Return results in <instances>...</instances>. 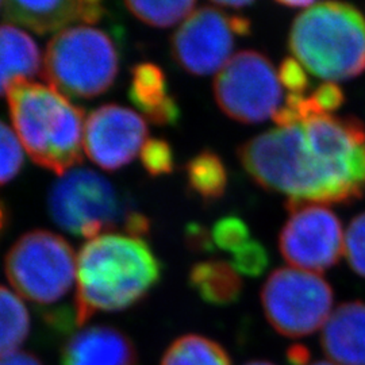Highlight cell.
<instances>
[{
  "instance_id": "cell-11",
  "label": "cell",
  "mask_w": 365,
  "mask_h": 365,
  "mask_svg": "<svg viewBox=\"0 0 365 365\" xmlns=\"http://www.w3.org/2000/svg\"><path fill=\"white\" fill-rule=\"evenodd\" d=\"M233 46L229 16L215 7L194 11L170 38L173 60L194 76L221 71L230 60Z\"/></svg>"
},
{
  "instance_id": "cell-25",
  "label": "cell",
  "mask_w": 365,
  "mask_h": 365,
  "mask_svg": "<svg viewBox=\"0 0 365 365\" xmlns=\"http://www.w3.org/2000/svg\"><path fill=\"white\" fill-rule=\"evenodd\" d=\"M232 267L238 274L259 277L269 267L268 250L259 241H248L244 247L235 250Z\"/></svg>"
},
{
  "instance_id": "cell-31",
  "label": "cell",
  "mask_w": 365,
  "mask_h": 365,
  "mask_svg": "<svg viewBox=\"0 0 365 365\" xmlns=\"http://www.w3.org/2000/svg\"><path fill=\"white\" fill-rule=\"evenodd\" d=\"M272 119L276 125H279L280 129H288V128H295L298 125H303L299 113L295 108L288 107V106L277 108L272 115Z\"/></svg>"
},
{
  "instance_id": "cell-29",
  "label": "cell",
  "mask_w": 365,
  "mask_h": 365,
  "mask_svg": "<svg viewBox=\"0 0 365 365\" xmlns=\"http://www.w3.org/2000/svg\"><path fill=\"white\" fill-rule=\"evenodd\" d=\"M212 235L209 229L197 222L188 223L185 227V244L196 253H210L214 250Z\"/></svg>"
},
{
  "instance_id": "cell-12",
  "label": "cell",
  "mask_w": 365,
  "mask_h": 365,
  "mask_svg": "<svg viewBox=\"0 0 365 365\" xmlns=\"http://www.w3.org/2000/svg\"><path fill=\"white\" fill-rule=\"evenodd\" d=\"M145 118L118 105L92 111L84 128V150L92 163L105 170L128 165L143 150L148 138Z\"/></svg>"
},
{
  "instance_id": "cell-7",
  "label": "cell",
  "mask_w": 365,
  "mask_h": 365,
  "mask_svg": "<svg viewBox=\"0 0 365 365\" xmlns=\"http://www.w3.org/2000/svg\"><path fill=\"white\" fill-rule=\"evenodd\" d=\"M119 71L113 38L99 29L75 26L56 34L43 58V78L56 91L92 99L111 88Z\"/></svg>"
},
{
  "instance_id": "cell-22",
  "label": "cell",
  "mask_w": 365,
  "mask_h": 365,
  "mask_svg": "<svg viewBox=\"0 0 365 365\" xmlns=\"http://www.w3.org/2000/svg\"><path fill=\"white\" fill-rule=\"evenodd\" d=\"M126 9L135 18L155 27H170L179 24L182 18L194 13L196 3L184 1H126Z\"/></svg>"
},
{
  "instance_id": "cell-3",
  "label": "cell",
  "mask_w": 365,
  "mask_h": 365,
  "mask_svg": "<svg viewBox=\"0 0 365 365\" xmlns=\"http://www.w3.org/2000/svg\"><path fill=\"white\" fill-rule=\"evenodd\" d=\"M249 176L268 191L307 203H351L314 156L303 125L256 135L238 149Z\"/></svg>"
},
{
  "instance_id": "cell-30",
  "label": "cell",
  "mask_w": 365,
  "mask_h": 365,
  "mask_svg": "<svg viewBox=\"0 0 365 365\" xmlns=\"http://www.w3.org/2000/svg\"><path fill=\"white\" fill-rule=\"evenodd\" d=\"M313 98L325 113L339 110V107L344 105V101H345L344 91L333 81H327V83L321 84L314 91Z\"/></svg>"
},
{
  "instance_id": "cell-21",
  "label": "cell",
  "mask_w": 365,
  "mask_h": 365,
  "mask_svg": "<svg viewBox=\"0 0 365 365\" xmlns=\"http://www.w3.org/2000/svg\"><path fill=\"white\" fill-rule=\"evenodd\" d=\"M161 365H232V361L218 342L203 336L188 334L170 344Z\"/></svg>"
},
{
  "instance_id": "cell-13",
  "label": "cell",
  "mask_w": 365,
  "mask_h": 365,
  "mask_svg": "<svg viewBox=\"0 0 365 365\" xmlns=\"http://www.w3.org/2000/svg\"><path fill=\"white\" fill-rule=\"evenodd\" d=\"M3 10L6 19L37 34L54 33L78 21L96 24L106 14L103 3L96 0L4 1Z\"/></svg>"
},
{
  "instance_id": "cell-5",
  "label": "cell",
  "mask_w": 365,
  "mask_h": 365,
  "mask_svg": "<svg viewBox=\"0 0 365 365\" xmlns=\"http://www.w3.org/2000/svg\"><path fill=\"white\" fill-rule=\"evenodd\" d=\"M48 210L61 229L83 238L117 230L144 238L150 232V221L133 207L128 196L105 176L86 168L69 170L53 184Z\"/></svg>"
},
{
  "instance_id": "cell-39",
  "label": "cell",
  "mask_w": 365,
  "mask_h": 365,
  "mask_svg": "<svg viewBox=\"0 0 365 365\" xmlns=\"http://www.w3.org/2000/svg\"><path fill=\"white\" fill-rule=\"evenodd\" d=\"M3 6H4V1H0V9H3Z\"/></svg>"
},
{
  "instance_id": "cell-37",
  "label": "cell",
  "mask_w": 365,
  "mask_h": 365,
  "mask_svg": "<svg viewBox=\"0 0 365 365\" xmlns=\"http://www.w3.org/2000/svg\"><path fill=\"white\" fill-rule=\"evenodd\" d=\"M245 365H274L272 363H268V361H250L247 363Z\"/></svg>"
},
{
  "instance_id": "cell-10",
  "label": "cell",
  "mask_w": 365,
  "mask_h": 365,
  "mask_svg": "<svg viewBox=\"0 0 365 365\" xmlns=\"http://www.w3.org/2000/svg\"><path fill=\"white\" fill-rule=\"evenodd\" d=\"M291 217L284 225L279 248L288 264L324 272L339 262L345 250V238L337 215L325 206L287 200Z\"/></svg>"
},
{
  "instance_id": "cell-15",
  "label": "cell",
  "mask_w": 365,
  "mask_h": 365,
  "mask_svg": "<svg viewBox=\"0 0 365 365\" xmlns=\"http://www.w3.org/2000/svg\"><path fill=\"white\" fill-rule=\"evenodd\" d=\"M321 345L337 365H365L364 302L339 304L324 327Z\"/></svg>"
},
{
  "instance_id": "cell-18",
  "label": "cell",
  "mask_w": 365,
  "mask_h": 365,
  "mask_svg": "<svg viewBox=\"0 0 365 365\" xmlns=\"http://www.w3.org/2000/svg\"><path fill=\"white\" fill-rule=\"evenodd\" d=\"M188 283L202 299L214 306L235 304L241 298L244 288L232 264L221 260L195 264L188 274Z\"/></svg>"
},
{
  "instance_id": "cell-19",
  "label": "cell",
  "mask_w": 365,
  "mask_h": 365,
  "mask_svg": "<svg viewBox=\"0 0 365 365\" xmlns=\"http://www.w3.org/2000/svg\"><path fill=\"white\" fill-rule=\"evenodd\" d=\"M188 187L205 202H214L223 196L227 187V170L221 157L203 150L185 165Z\"/></svg>"
},
{
  "instance_id": "cell-6",
  "label": "cell",
  "mask_w": 365,
  "mask_h": 365,
  "mask_svg": "<svg viewBox=\"0 0 365 365\" xmlns=\"http://www.w3.org/2000/svg\"><path fill=\"white\" fill-rule=\"evenodd\" d=\"M6 276L16 292L43 309V318L56 330L76 325V315L57 307L72 292L78 264L73 248L61 235L31 230L9 250Z\"/></svg>"
},
{
  "instance_id": "cell-9",
  "label": "cell",
  "mask_w": 365,
  "mask_h": 365,
  "mask_svg": "<svg viewBox=\"0 0 365 365\" xmlns=\"http://www.w3.org/2000/svg\"><path fill=\"white\" fill-rule=\"evenodd\" d=\"M214 98L227 117L252 125L274 115L283 93L268 57L256 51H242L217 73Z\"/></svg>"
},
{
  "instance_id": "cell-35",
  "label": "cell",
  "mask_w": 365,
  "mask_h": 365,
  "mask_svg": "<svg viewBox=\"0 0 365 365\" xmlns=\"http://www.w3.org/2000/svg\"><path fill=\"white\" fill-rule=\"evenodd\" d=\"M214 4L220 9V7H225V9H244V7H249L253 4V1H249V0H240V1H214Z\"/></svg>"
},
{
  "instance_id": "cell-24",
  "label": "cell",
  "mask_w": 365,
  "mask_h": 365,
  "mask_svg": "<svg viewBox=\"0 0 365 365\" xmlns=\"http://www.w3.org/2000/svg\"><path fill=\"white\" fill-rule=\"evenodd\" d=\"M211 235L214 244L218 248L235 253L237 249L244 247L248 242L250 232L248 225L241 218L227 215L215 222Z\"/></svg>"
},
{
  "instance_id": "cell-33",
  "label": "cell",
  "mask_w": 365,
  "mask_h": 365,
  "mask_svg": "<svg viewBox=\"0 0 365 365\" xmlns=\"http://www.w3.org/2000/svg\"><path fill=\"white\" fill-rule=\"evenodd\" d=\"M310 351L303 345H294L287 352L288 361L292 365H307L310 361Z\"/></svg>"
},
{
  "instance_id": "cell-17",
  "label": "cell",
  "mask_w": 365,
  "mask_h": 365,
  "mask_svg": "<svg viewBox=\"0 0 365 365\" xmlns=\"http://www.w3.org/2000/svg\"><path fill=\"white\" fill-rule=\"evenodd\" d=\"M39 72L41 54L34 39L13 25H0V96L14 80H29Z\"/></svg>"
},
{
  "instance_id": "cell-14",
  "label": "cell",
  "mask_w": 365,
  "mask_h": 365,
  "mask_svg": "<svg viewBox=\"0 0 365 365\" xmlns=\"http://www.w3.org/2000/svg\"><path fill=\"white\" fill-rule=\"evenodd\" d=\"M61 365H138L130 337L117 327L96 325L78 330L61 351Z\"/></svg>"
},
{
  "instance_id": "cell-16",
  "label": "cell",
  "mask_w": 365,
  "mask_h": 365,
  "mask_svg": "<svg viewBox=\"0 0 365 365\" xmlns=\"http://www.w3.org/2000/svg\"><path fill=\"white\" fill-rule=\"evenodd\" d=\"M129 98L146 119L158 126H173L182 117L176 99L170 95L164 71L152 63L131 69Z\"/></svg>"
},
{
  "instance_id": "cell-38",
  "label": "cell",
  "mask_w": 365,
  "mask_h": 365,
  "mask_svg": "<svg viewBox=\"0 0 365 365\" xmlns=\"http://www.w3.org/2000/svg\"><path fill=\"white\" fill-rule=\"evenodd\" d=\"M310 365H334L331 364V363H327V361H318V363H314V364Z\"/></svg>"
},
{
  "instance_id": "cell-4",
  "label": "cell",
  "mask_w": 365,
  "mask_h": 365,
  "mask_svg": "<svg viewBox=\"0 0 365 365\" xmlns=\"http://www.w3.org/2000/svg\"><path fill=\"white\" fill-rule=\"evenodd\" d=\"M288 46L314 76L344 81L365 71V19L346 3H315L289 30Z\"/></svg>"
},
{
  "instance_id": "cell-8",
  "label": "cell",
  "mask_w": 365,
  "mask_h": 365,
  "mask_svg": "<svg viewBox=\"0 0 365 365\" xmlns=\"http://www.w3.org/2000/svg\"><path fill=\"white\" fill-rule=\"evenodd\" d=\"M265 317L274 330L289 339L313 334L331 315L333 289L314 272L279 268L261 291Z\"/></svg>"
},
{
  "instance_id": "cell-32",
  "label": "cell",
  "mask_w": 365,
  "mask_h": 365,
  "mask_svg": "<svg viewBox=\"0 0 365 365\" xmlns=\"http://www.w3.org/2000/svg\"><path fill=\"white\" fill-rule=\"evenodd\" d=\"M0 365H43L37 356L29 352H16L0 359Z\"/></svg>"
},
{
  "instance_id": "cell-26",
  "label": "cell",
  "mask_w": 365,
  "mask_h": 365,
  "mask_svg": "<svg viewBox=\"0 0 365 365\" xmlns=\"http://www.w3.org/2000/svg\"><path fill=\"white\" fill-rule=\"evenodd\" d=\"M141 161L150 176H161L173 172L175 157L170 145L164 140H149L141 150Z\"/></svg>"
},
{
  "instance_id": "cell-27",
  "label": "cell",
  "mask_w": 365,
  "mask_h": 365,
  "mask_svg": "<svg viewBox=\"0 0 365 365\" xmlns=\"http://www.w3.org/2000/svg\"><path fill=\"white\" fill-rule=\"evenodd\" d=\"M345 256L353 271L365 277V212L357 215L346 230Z\"/></svg>"
},
{
  "instance_id": "cell-34",
  "label": "cell",
  "mask_w": 365,
  "mask_h": 365,
  "mask_svg": "<svg viewBox=\"0 0 365 365\" xmlns=\"http://www.w3.org/2000/svg\"><path fill=\"white\" fill-rule=\"evenodd\" d=\"M229 26L233 34L238 36H249L252 31V22L248 18L241 15H233L229 16Z\"/></svg>"
},
{
  "instance_id": "cell-23",
  "label": "cell",
  "mask_w": 365,
  "mask_h": 365,
  "mask_svg": "<svg viewBox=\"0 0 365 365\" xmlns=\"http://www.w3.org/2000/svg\"><path fill=\"white\" fill-rule=\"evenodd\" d=\"M24 165V152L18 137L0 120V185L11 182Z\"/></svg>"
},
{
  "instance_id": "cell-1",
  "label": "cell",
  "mask_w": 365,
  "mask_h": 365,
  "mask_svg": "<svg viewBox=\"0 0 365 365\" xmlns=\"http://www.w3.org/2000/svg\"><path fill=\"white\" fill-rule=\"evenodd\" d=\"M163 264L143 238L122 233L88 240L78 257L76 325L99 312H120L137 304L161 280Z\"/></svg>"
},
{
  "instance_id": "cell-2",
  "label": "cell",
  "mask_w": 365,
  "mask_h": 365,
  "mask_svg": "<svg viewBox=\"0 0 365 365\" xmlns=\"http://www.w3.org/2000/svg\"><path fill=\"white\" fill-rule=\"evenodd\" d=\"M14 128L30 158L64 176L83 161L84 110L51 86L14 80L7 90Z\"/></svg>"
},
{
  "instance_id": "cell-36",
  "label": "cell",
  "mask_w": 365,
  "mask_h": 365,
  "mask_svg": "<svg viewBox=\"0 0 365 365\" xmlns=\"http://www.w3.org/2000/svg\"><path fill=\"white\" fill-rule=\"evenodd\" d=\"M277 3H279L280 6L289 7V9H304V10L310 9L312 6L315 4L314 1H309V0H306V1H297V0H292V1H289V0H280V1H277Z\"/></svg>"
},
{
  "instance_id": "cell-28",
  "label": "cell",
  "mask_w": 365,
  "mask_h": 365,
  "mask_svg": "<svg viewBox=\"0 0 365 365\" xmlns=\"http://www.w3.org/2000/svg\"><path fill=\"white\" fill-rule=\"evenodd\" d=\"M279 81L287 88L289 93H300L306 91L310 87V81L309 78L303 69V66H300L299 61L288 57L286 60H283V63L280 64L279 68V73H277Z\"/></svg>"
},
{
  "instance_id": "cell-20",
  "label": "cell",
  "mask_w": 365,
  "mask_h": 365,
  "mask_svg": "<svg viewBox=\"0 0 365 365\" xmlns=\"http://www.w3.org/2000/svg\"><path fill=\"white\" fill-rule=\"evenodd\" d=\"M26 306L14 292L0 286V359L16 353L30 333Z\"/></svg>"
}]
</instances>
